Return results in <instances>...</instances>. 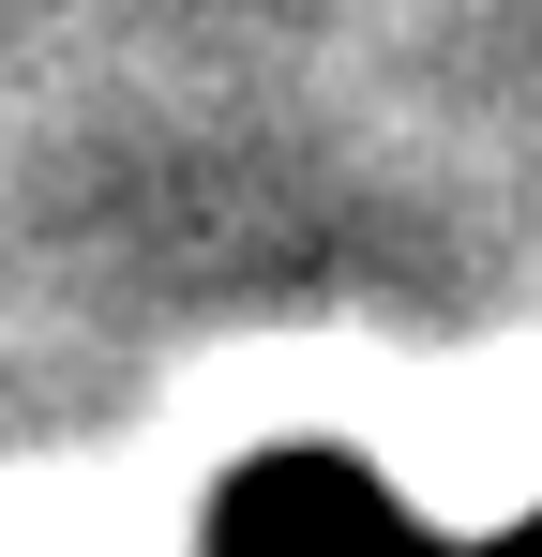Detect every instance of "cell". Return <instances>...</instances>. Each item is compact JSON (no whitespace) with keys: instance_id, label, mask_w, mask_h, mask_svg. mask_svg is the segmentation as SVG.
I'll return each instance as SVG.
<instances>
[{"instance_id":"obj_1","label":"cell","mask_w":542,"mask_h":557,"mask_svg":"<svg viewBox=\"0 0 542 557\" xmlns=\"http://www.w3.org/2000/svg\"><path fill=\"white\" fill-rule=\"evenodd\" d=\"M211 557H452L392 482H361L347 453H271L226 482L211 512Z\"/></svg>"},{"instance_id":"obj_2","label":"cell","mask_w":542,"mask_h":557,"mask_svg":"<svg viewBox=\"0 0 542 557\" xmlns=\"http://www.w3.org/2000/svg\"><path fill=\"white\" fill-rule=\"evenodd\" d=\"M482 557H542V512H528V528H513V543H482Z\"/></svg>"}]
</instances>
